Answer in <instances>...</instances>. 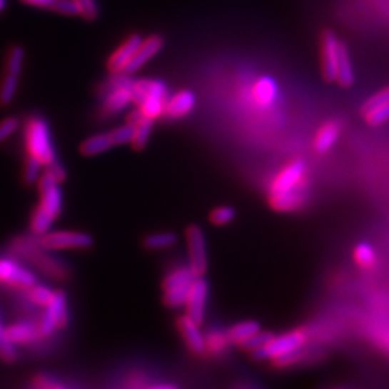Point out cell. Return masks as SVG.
Segmentation results:
<instances>
[{
	"label": "cell",
	"instance_id": "cell-1",
	"mask_svg": "<svg viewBox=\"0 0 389 389\" xmlns=\"http://www.w3.org/2000/svg\"><path fill=\"white\" fill-rule=\"evenodd\" d=\"M25 140L29 156L42 163V166L56 159L51 130L44 118L31 117L28 120L25 127Z\"/></svg>",
	"mask_w": 389,
	"mask_h": 389
},
{
	"label": "cell",
	"instance_id": "cell-2",
	"mask_svg": "<svg viewBox=\"0 0 389 389\" xmlns=\"http://www.w3.org/2000/svg\"><path fill=\"white\" fill-rule=\"evenodd\" d=\"M195 278L191 267H179L169 273L163 280V303L172 308L185 305Z\"/></svg>",
	"mask_w": 389,
	"mask_h": 389
},
{
	"label": "cell",
	"instance_id": "cell-3",
	"mask_svg": "<svg viewBox=\"0 0 389 389\" xmlns=\"http://www.w3.org/2000/svg\"><path fill=\"white\" fill-rule=\"evenodd\" d=\"M305 332L304 330H293L284 333L281 336H273L264 346L253 350L254 359L264 360V359H278L288 353L297 352L305 343Z\"/></svg>",
	"mask_w": 389,
	"mask_h": 389
},
{
	"label": "cell",
	"instance_id": "cell-4",
	"mask_svg": "<svg viewBox=\"0 0 389 389\" xmlns=\"http://www.w3.org/2000/svg\"><path fill=\"white\" fill-rule=\"evenodd\" d=\"M308 186L307 168L303 161H294L284 166L270 185V196L283 195Z\"/></svg>",
	"mask_w": 389,
	"mask_h": 389
},
{
	"label": "cell",
	"instance_id": "cell-5",
	"mask_svg": "<svg viewBox=\"0 0 389 389\" xmlns=\"http://www.w3.org/2000/svg\"><path fill=\"white\" fill-rule=\"evenodd\" d=\"M69 311H68V300L66 294L62 290L54 293L52 300L45 307V313L39 322L41 336H51L56 329L64 328L68 323Z\"/></svg>",
	"mask_w": 389,
	"mask_h": 389
},
{
	"label": "cell",
	"instance_id": "cell-6",
	"mask_svg": "<svg viewBox=\"0 0 389 389\" xmlns=\"http://www.w3.org/2000/svg\"><path fill=\"white\" fill-rule=\"evenodd\" d=\"M39 244L45 250H84L93 246V238L83 232L48 231L41 236Z\"/></svg>",
	"mask_w": 389,
	"mask_h": 389
},
{
	"label": "cell",
	"instance_id": "cell-7",
	"mask_svg": "<svg viewBox=\"0 0 389 389\" xmlns=\"http://www.w3.org/2000/svg\"><path fill=\"white\" fill-rule=\"evenodd\" d=\"M186 241L189 250V267L196 277H203L208 270V253L205 236L198 225H191L186 229Z\"/></svg>",
	"mask_w": 389,
	"mask_h": 389
},
{
	"label": "cell",
	"instance_id": "cell-8",
	"mask_svg": "<svg viewBox=\"0 0 389 389\" xmlns=\"http://www.w3.org/2000/svg\"><path fill=\"white\" fill-rule=\"evenodd\" d=\"M320 59H322V72L328 83L336 81L338 66H339V51L340 41L332 31H325L320 42Z\"/></svg>",
	"mask_w": 389,
	"mask_h": 389
},
{
	"label": "cell",
	"instance_id": "cell-9",
	"mask_svg": "<svg viewBox=\"0 0 389 389\" xmlns=\"http://www.w3.org/2000/svg\"><path fill=\"white\" fill-rule=\"evenodd\" d=\"M0 283L19 287V288H31L36 284L35 276L16 263L12 258H0Z\"/></svg>",
	"mask_w": 389,
	"mask_h": 389
},
{
	"label": "cell",
	"instance_id": "cell-10",
	"mask_svg": "<svg viewBox=\"0 0 389 389\" xmlns=\"http://www.w3.org/2000/svg\"><path fill=\"white\" fill-rule=\"evenodd\" d=\"M163 45H165V39L159 34L148 35L147 38H143L141 44L138 45L136 54L130 59V62L126 66L124 72L130 75V74H134L138 69H141L150 59H153L156 55H158L162 51Z\"/></svg>",
	"mask_w": 389,
	"mask_h": 389
},
{
	"label": "cell",
	"instance_id": "cell-11",
	"mask_svg": "<svg viewBox=\"0 0 389 389\" xmlns=\"http://www.w3.org/2000/svg\"><path fill=\"white\" fill-rule=\"evenodd\" d=\"M208 293H209L208 283L202 277H196L192 283L185 305H186V315L192 320H195L198 325H202L205 319Z\"/></svg>",
	"mask_w": 389,
	"mask_h": 389
},
{
	"label": "cell",
	"instance_id": "cell-12",
	"mask_svg": "<svg viewBox=\"0 0 389 389\" xmlns=\"http://www.w3.org/2000/svg\"><path fill=\"white\" fill-rule=\"evenodd\" d=\"M143 36L140 34H130L123 42L121 45L110 55L108 61H107V68L111 74H117V72H124L126 66L128 65L130 59L133 58V55L136 54L138 45L141 44Z\"/></svg>",
	"mask_w": 389,
	"mask_h": 389
},
{
	"label": "cell",
	"instance_id": "cell-13",
	"mask_svg": "<svg viewBox=\"0 0 389 389\" xmlns=\"http://www.w3.org/2000/svg\"><path fill=\"white\" fill-rule=\"evenodd\" d=\"M38 188L41 192V206L55 219L62 211V192L59 183L44 173L38 182Z\"/></svg>",
	"mask_w": 389,
	"mask_h": 389
},
{
	"label": "cell",
	"instance_id": "cell-14",
	"mask_svg": "<svg viewBox=\"0 0 389 389\" xmlns=\"http://www.w3.org/2000/svg\"><path fill=\"white\" fill-rule=\"evenodd\" d=\"M199 326L201 325H198L195 320H192L188 315L179 318V320H178V329L185 340L186 346L195 355H203L206 352L205 336L202 335Z\"/></svg>",
	"mask_w": 389,
	"mask_h": 389
},
{
	"label": "cell",
	"instance_id": "cell-15",
	"mask_svg": "<svg viewBox=\"0 0 389 389\" xmlns=\"http://www.w3.org/2000/svg\"><path fill=\"white\" fill-rule=\"evenodd\" d=\"M158 96V97H168V87L161 80H134L131 84V100L137 106L143 98Z\"/></svg>",
	"mask_w": 389,
	"mask_h": 389
},
{
	"label": "cell",
	"instance_id": "cell-16",
	"mask_svg": "<svg viewBox=\"0 0 389 389\" xmlns=\"http://www.w3.org/2000/svg\"><path fill=\"white\" fill-rule=\"evenodd\" d=\"M107 87V94L103 103V111L107 116H113L124 110L131 100V87Z\"/></svg>",
	"mask_w": 389,
	"mask_h": 389
},
{
	"label": "cell",
	"instance_id": "cell-17",
	"mask_svg": "<svg viewBox=\"0 0 389 389\" xmlns=\"http://www.w3.org/2000/svg\"><path fill=\"white\" fill-rule=\"evenodd\" d=\"M196 98L192 91L181 90L166 101L165 114L172 118H182L186 117L195 107Z\"/></svg>",
	"mask_w": 389,
	"mask_h": 389
},
{
	"label": "cell",
	"instance_id": "cell-18",
	"mask_svg": "<svg viewBox=\"0 0 389 389\" xmlns=\"http://www.w3.org/2000/svg\"><path fill=\"white\" fill-rule=\"evenodd\" d=\"M253 97L260 107H270L278 98V86L271 76H261L256 83Z\"/></svg>",
	"mask_w": 389,
	"mask_h": 389
},
{
	"label": "cell",
	"instance_id": "cell-19",
	"mask_svg": "<svg viewBox=\"0 0 389 389\" xmlns=\"http://www.w3.org/2000/svg\"><path fill=\"white\" fill-rule=\"evenodd\" d=\"M8 329V335L15 345H31L41 338L39 326L34 322H18Z\"/></svg>",
	"mask_w": 389,
	"mask_h": 389
},
{
	"label": "cell",
	"instance_id": "cell-20",
	"mask_svg": "<svg viewBox=\"0 0 389 389\" xmlns=\"http://www.w3.org/2000/svg\"><path fill=\"white\" fill-rule=\"evenodd\" d=\"M340 130H342V126L338 121L325 123L319 128V131L316 133V137L313 141L315 150L320 154L329 151L335 146V143L338 141V138L340 136Z\"/></svg>",
	"mask_w": 389,
	"mask_h": 389
},
{
	"label": "cell",
	"instance_id": "cell-21",
	"mask_svg": "<svg viewBox=\"0 0 389 389\" xmlns=\"http://www.w3.org/2000/svg\"><path fill=\"white\" fill-rule=\"evenodd\" d=\"M336 83H339L340 87L349 89L355 84V69L353 64L348 51V46L340 42V51H339V66H338V76Z\"/></svg>",
	"mask_w": 389,
	"mask_h": 389
},
{
	"label": "cell",
	"instance_id": "cell-22",
	"mask_svg": "<svg viewBox=\"0 0 389 389\" xmlns=\"http://www.w3.org/2000/svg\"><path fill=\"white\" fill-rule=\"evenodd\" d=\"M166 101L168 97H158V96H151V97H146L143 98L138 104L137 108L150 120H158L159 117H162L165 114V108H166Z\"/></svg>",
	"mask_w": 389,
	"mask_h": 389
},
{
	"label": "cell",
	"instance_id": "cell-23",
	"mask_svg": "<svg viewBox=\"0 0 389 389\" xmlns=\"http://www.w3.org/2000/svg\"><path fill=\"white\" fill-rule=\"evenodd\" d=\"M113 146L114 144L111 141L110 134H97V136L89 137L81 144L80 150H81V154L90 158V156H97V154H101V153L110 150Z\"/></svg>",
	"mask_w": 389,
	"mask_h": 389
},
{
	"label": "cell",
	"instance_id": "cell-24",
	"mask_svg": "<svg viewBox=\"0 0 389 389\" xmlns=\"http://www.w3.org/2000/svg\"><path fill=\"white\" fill-rule=\"evenodd\" d=\"M363 117L370 126H380L389 121V101L379 104H365L362 108Z\"/></svg>",
	"mask_w": 389,
	"mask_h": 389
},
{
	"label": "cell",
	"instance_id": "cell-25",
	"mask_svg": "<svg viewBox=\"0 0 389 389\" xmlns=\"http://www.w3.org/2000/svg\"><path fill=\"white\" fill-rule=\"evenodd\" d=\"M257 332H260V325L257 322L250 320V322H241L236 326H232L228 330L226 336H228L229 342L241 345L243 342H246L247 339L254 336Z\"/></svg>",
	"mask_w": 389,
	"mask_h": 389
},
{
	"label": "cell",
	"instance_id": "cell-26",
	"mask_svg": "<svg viewBox=\"0 0 389 389\" xmlns=\"http://www.w3.org/2000/svg\"><path fill=\"white\" fill-rule=\"evenodd\" d=\"M368 333L372 342L389 353V320H375L370 323Z\"/></svg>",
	"mask_w": 389,
	"mask_h": 389
},
{
	"label": "cell",
	"instance_id": "cell-27",
	"mask_svg": "<svg viewBox=\"0 0 389 389\" xmlns=\"http://www.w3.org/2000/svg\"><path fill=\"white\" fill-rule=\"evenodd\" d=\"M176 241H178V237L173 232H158V233H151V236H148L144 240V247L151 251L166 250L173 247Z\"/></svg>",
	"mask_w": 389,
	"mask_h": 389
},
{
	"label": "cell",
	"instance_id": "cell-28",
	"mask_svg": "<svg viewBox=\"0 0 389 389\" xmlns=\"http://www.w3.org/2000/svg\"><path fill=\"white\" fill-rule=\"evenodd\" d=\"M353 258L356 264L365 270H370L376 266V251L368 243H360L353 250Z\"/></svg>",
	"mask_w": 389,
	"mask_h": 389
},
{
	"label": "cell",
	"instance_id": "cell-29",
	"mask_svg": "<svg viewBox=\"0 0 389 389\" xmlns=\"http://www.w3.org/2000/svg\"><path fill=\"white\" fill-rule=\"evenodd\" d=\"M52 222H54V218L39 205L32 213L31 228L36 233V236H44V233H46L49 231Z\"/></svg>",
	"mask_w": 389,
	"mask_h": 389
},
{
	"label": "cell",
	"instance_id": "cell-30",
	"mask_svg": "<svg viewBox=\"0 0 389 389\" xmlns=\"http://www.w3.org/2000/svg\"><path fill=\"white\" fill-rule=\"evenodd\" d=\"M18 84L19 75L6 74L2 81V86H0V106H8L12 103L18 90Z\"/></svg>",
	"mask_w": 389,
	"mask_h": 389
},
{
	"label": "cell",
	"instance_id": "cell-31",
	"mask_svg": "<svg viewBox=\"0 0 389 389\" xmlns=\"http://www.w3.org/2000/svg\"><path fill=\"white\" fill-rule=\"evenodd\" d=\"M153 130V120H144L143 123L134 126V134H133V140L131 144L136 150H143L150 138Z\"/></svg>",
	"mask_w": 389,
	"mask_h": 389
},
{
	"label": "cell",
	"instance_id": "cell-32",
	"mask_svg": "<svg viewBox=\"0 0 389 389\" xmlns=\"http://www.w3.org/2000/svg\"><path fill=\"white\" fill-rule=\"evenodd\" d=\"M16 345L11 340L8 329L0 323V359L5 362H14L16 359Z\"/></svg>",
	"mask_w": 389,
	"mask_h": 389
},
{
	"label": "cell",
	"instance_id": "cell-33",
	"mask_svg": "<svg viewBox=\"0 0 389 389\" xmlns=\"http://www.w3.org/2000/svg\"><path fill=\"white\" fill-rule=\"evenodd\" d=\"M25 61V51L22 46H12L6 59V74L21 75Z\"/></svg>",
	"mask_w": 389,
	"mask_h": 389
},
{
	"label": "cell",
	"instance_id": "cell-34",
	"mask_svg": "<svg viewBox=\"0 0 389 389\" xmlns=\"http://www.w3.org/2000/svg\"><path fill=\"white\" fill-rule=\"evenodd\" d=\"M29 290V300L41 307H46L49 304V301L54 297V293L49 287L46 286H41V284H34Z\"/></svg>",
	"mask_w": 389,
	"mask_h": 389
},
{
	"label": "cell",
	"instance_id": "cell-35",
	"mask_svg": "<svg viewBox=\"0 0 389 389\" xmlns=\"http://www.w3.org/2000/svg\"><path fill=\"white\" fill-rule=\"evenodd\" d=\"M228 343H229L228 336L222 335L221 332H211L209 335L205 336V348L208 352L213 355H219L221 352H223Z\"/></svg>",
	"mask_w": 389,
	"mask_h": 389
},
{
	"label": "cell",
	"instance_id": "cell-36",
	"mask_svg": "<svg viewBox=\"0 0 389 389\" xmlns=\"http://www.w3.org/2000/svg\"><path fill=\"white\" fill-rule=\"evenodd\" d=\"M74 2L80 8V16L89 22H93L100 15V6L97 0H74Z\"/></svg>",
	"mask_w": 389,
	"mask_h": 389
},
{
	"label": "cell",
	"instance_id": "cell-37",
	"mask_svg": "<svg viewBox=\"0 0 389 389\" xmlns=\"http://www.w3.org/2000/svg\"><path fill=\"white\" fill-rule=\"evenodd\" d=\"M111 137V141L114 146H121V144H127L131 143L133 140V134H134V127L128 123H126L124 126H120L117 128H114L111 133H108Z\"/></svg>",
	"mask_w": 389,
	"mask_h": 389
},
{
	"label": "cell",
	"instance_id": "cell-38",
	"mask_svg": "<svg viewBox=\"0 0 389 389\" xmlns=\"http://www.w3.org/2000/svg\"><path fill=\"white\" fill-rule=\"evenodd\" d=\"M233 218H236V209L231 208V206H219V208L213 209L209 216L211 222L218 226L229 223Z\"/></svg>",
	"mask_w": 389,
	"mask_h": 389
},
{
	"label": "cell",
	"instance_id": "cell-39",
	"mask_svg": "<svg viewBox=\"0 0 389 389\" xmlns=\"http://www.w3.org/2000/svg\"><path fill=\"white\" fill-rule=\"evenodd\" d=\"M51 11L65 16H80V8L74 0H55Z\"/></svg>",
	"mask_w": 389,
	"mask_h": 389
},
{
	"label": "cell",
	"instance_id": "cell-40",
	"mask_svg": "<svg viewBox=\"0 0 389 389\" xmlns=\"http://www.w3.org/2000/svg\"><path fill=\"white\" fill-rule=\"evenodd\" d=\"M41 168H42V163H39L36 159H34V158H31V156H28L26 163H25V171H24V181L28 185H32L36 181H39Z\"/></svg>",
	"mask_w": 389,
	"mask_h": 389
},
{
	"label": "cell",
	"instance_id": "cell-41",
	"mask_svg": "<svg viewBox=\"0 0 389 389\" xmlns=\"http://www.w3.org/2000/svg\"><path fill=\"white\" fill-rule=\"evenodd\" d=\"M273 336H274L273 333L261 332V330H260V332H257L254 336H251L250 339H247L246 342H243L240 346H241L243 349H246V350L253 352V350H256V349L264 346Z\"/></svg>",
	"mask_w": 389,
	"mask_h": 389
},
{
	"label": "cell",
	"instance_id": "cell-42",
	"mask_svg": "<svg viewBox=\"0 0 389 389\" xmlns=\"http://www.w3.org/2000/svg\"><path fill=\"white\" fill-rule=\"evenodd\" d=\"M19 127V120L15 117H8L4 121H0V143H4L9 138Z\"/></svg>",
	"mask_w": 389,
	"mask_h": 389
},
{
	"label": "cell",
	"instance_id": "cell-43",
	"mask_svg": "<svg viewBox=\"0 0 389 389\" xmlns=\"http://www.w3.org/2000/svg\"><path fill=\"white\" fill-rule=\"evenodd\" d=\"M46 171H45V175H48L52 181H55L56 183H62L65 179H66V172L64 169V166L55 159L54 162L45 165Z\"/></svg>",
	"mask_w": 389,
	"mask_h": 389
},
{
	"label": "cell",
	"instance_id": "cell-44",
	"mask_svg": "<svg viewBox=\"0 0 389 389\" xmlns=\"http://www.w3.org/2000/svg\"><path fill=\"white\" fill-rule=\"evenodd\" d=\"M34 386L36 388H65L64 383L58 382L55 378L48 375H39L34 380Z\"/></svg>",
	"mask_w": 389,
	"mask_h": 389
},
{
	"label": "cell",
	"instance_id": "cell-45",
	"mask_svg": "<svg viewBox=\"0 0 389 389\" xmlns=\"http://www.w3.org/2000/svg\"><path fill=\"white\" fill-rule=\"evenodd\" d=\"M22 4L34 6V8H41V9H49L55 4V0H21Z\"/></svg>",
	"mask_w": 389,
	"mask_h": 389
},
{
	"label": "cell",
	"instance_id": "cell-46",
	"mask_svg": "<svg viewBox=\"0 0 389 389\" xmlns=\"http://www.w3.org/2000/svg\"><path fill=\"white\" fill-rule=\"evenodd\" d=\"M144 120H147V117L137 108V110H133L131 113H128L127 114V118H126V121L128 123V124H131L133 127L134 126H137V124H140V123H143ZM150 120V118H148Z\"/></svg>",
	"mask_w": 389,
	"mask_h": 389
},
{
	"label": "cell",
	"instance_id": "cell-47",
	"mask_svg": "<svg viewBox=\"0 0 389 389\" xmlns=\"http://www.w3.org/2000/svg\"><path fill=\"white\" fill-rule=\"evenodd\" d=\"M5 5H6L5 0H0V11H4V9H5Z\"/></svg>",
	"mask_w": 389,
	"mask_h": 389
}]
</instances>
